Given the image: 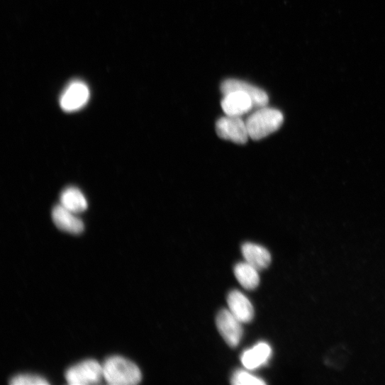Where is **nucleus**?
<instances>
[{
  "instance_id": "10",
  "label": "nucleus",
  "mask_w": 385,
  "mask_h": 385,
  "mask_svg": "<svg viewBox=\"0 0 385 385\" xmlns=\"http://www.w3.org/2000/svg\"><path fill=\"white\" fill-rule=\"evenodd\" d=\"M245 262L257 270L267 269L272 262V255L264 247L252 242L244 243L241 248Z\"/></svg>"
},
{
  "instance_id": "15",
  "label": "nucleus",
  "mask_w": 385,
  "mask_h": 385,
  "mask_svg": "<svg viewBox=\"0 0 385 385\" xmlns=\"http://www.w3.org/2000/svg\"><path fill=\"white\" fill-rule=\"evenodd\" d=\"M234 385H264L267 383L261 378L254 376L245 370H237L231 377Z\"/></svg>"
},
{
  "instance_id": "1",
  "label": "nucleus",
  "mask_w": 385,
  "mask_h": 385,
  "mask_svg": "<svg viewBox=\"0 0 385 385\" xmlns=\"http://www.w3.org/2000/svg\"><path fill=\"white\" fill-rule=\"evenodd\" d=\"M284 121L278 109L267 106L256 108L245 121L249 138L255 141L264 139L279 130Z\"/></svg>"
},
{
  "instance_id": "14",
  "label": "nucleus",
  "mask_w": 385,
  "mask_h": 385,
  "mask_svg": "<svg viewBox=\"0 0 385 385\" xmlns=\"http://www.w3.org/2000/svg\"><path fill=\"white\" fill-rule=\"evenodd\" d=\"M234 274L239 284L247 290L255 289L260 285L259 270L247 262L238 264L234 268Z\"/></svg>"
},
{
  "instance_id": "6",
  "label": "nucleus",
  "mask_w": 385,
  "mask_h": 385,
  "mask_svg": "<svg viewBox=\"0 0 385 385\" xmlns=\"http://www.w3.org/2000/svg\"><path fill=\"white\" fill-rule=\"evenodd\" d=\"M241 323L229 310H221L217 316L218 330L226 343L231 347H237L240 342L242 335Z\"/></svg>"
},
{
  "instance_id": "5",
  "label": "nucleus",
  "mask_w": 385,
  "mask_h": 385,
  "mask_svg": "<svg viewBox=\"0 0 385 385\" xmlns=\"http://www.w3.org/2000/svg\"><path fill=\"white\" fill-rule=\"evenodd\" d=\"M89 98L90 91L87 85L82 81H74L62 92L60 104L65 111L74 112L82 108Z\"/></svg>"
},
{
  "instance_id": "12",
  "label": "nucleus",
  "mask_w": 385,
  "mask_h": 385,
  "mask_svg": "<svg viewBox=\"0 0 385 385\" xmlns=\"http://www.w3.org/2000/svg\"><path fill=\"white\" fill-rule=\"evenodd\" d=\"M272 354L271 346L267 342H261L252 348L245 350L240 359L245 368L255 369L267 364Z\"/></svg>"
},
{
  "instance_id": "11",
  "label": "nucleus",
  "mask_w": 385,
  "mask_h": 385,
  "mask_svg": "<svg viewBox=\"0 0 385 385\" xmlns=\"http://www.w3.org/2000/svg\"><path fill=\"white\" fill-rule=\"evenodd\" d=\"M229 311L242 323L250 322L254 316V309L248 298L241 292H230L227 299Z\"/></svg>"
},
{
  "instance_id": "9",
  "label": "nucleus",
  "mask_w": 385,
  "mask_h": 385,
  "mask_svg": "<svg viewBox=\"0 0 385 385\" xmlns=\"http://www.w3.org/2000/svg\"><path fill=\"white\" fill-rule=\"evenodd\" d=\"M52 219L60 230L72 234H80L84 231V225L76 213L67 210L61 204L52 211Z\"/></svg>"
},
{
  "instance_id": "2",
  "label": "nucleus",
  "mask_w": 385,
  "mask_h": 385,
  "mask_svg": "<svg viewBox=\"0 0 385 385\" xmlns=\"http://www.w3.org/2000/svg\"><path fill=\"white\" fill-rule=\"evenodd\" d=\"M102 366L104 379L111 385H135L143 379L138 366L123 357H108Z\"/></svg>"
},
{
  "instance_id": "13",
  "label": "nucleus",
  "mask_w": 385,
  "mask_h": 385,
  "mask_svg": "<svg viewBox=\"0 0 385 385\" xmlns=\"http://www.w3.org/2000/svg\"><path fill=\"white\" fill-rule=\"evenodd\" d=\"M60 203L63 207L76 214L85 211L88 206L85 196L75 187H69L62 191Z\"/></svg>"
},
{
  "instance_id": "4",
  "label": "nucleus",
  "mask_w": 385,
  "mask_h": 385,
  "mask_svg": "<svg viewBox=\"0 0 385 385\" xmlns=\"http://www.w3.org/2000/svg\"><path fill=\"white\" fill-rule=\"evenodd\" d=\"M218 136L238 145H245L249 138L245 121L240 116L225 115L220 118L216 124Z\"/></svg>"
},
{
  "instance_id": "8",
  "label": "nucleus",
  "mask_w": 385,
  "mask_h": 385,
  "mask_svg": "<svg viewBox=\"0 0 385 385\" xmlns=\"http://www.w3.org/2000/svg\"><path fill=\"white\" fill-rule=\"evenodd\" d=\"M221 90L223 94L238 90L246 92L251 96L255 108L267 106L269 101L266 91L239 79H228L225 80L221 84Z\"/></svg>"
},
{
  "instance_id": "3",
  "label": "nucleus",
  "mask_w": 385,
  "mask_h": 385,
  "mask_svg": "<svg viewBox=\"0 0 385 385\" xmlns=\"http://www.w3.org/2000/svg\"><path fill=\"white\" fill-rule=\"evenodd\" d=\"M65 377L72 385L96 384L104 379L103 366L94 359L84 360L68 369Z\"/></svg>"
},
{
  "instance_id": "16",
  "label": "nucleus",
  "mask_w": 385,
  "mask_h": 385,
  "mask_svg": "<svg viewBox=\"0 0 385 385\" xmlns=\"http://www.w3.org/2000/svg\"><path fill=\"white\" fill-rule=\"evenodd\" d=\"M49 384L45 378L29 374L16 375L11 380V384L13 385H48Z\"/></svg>"
},
{
  "instance_id": "7",
  "label": "nucleus",
  "mask_w": 385,
  "mask_h": 385,
  "mask_svg": "<svg viewBox=\"0 0 385 385\" xmlns=\"http://www.w3.org/2000/svg\"><path fill=\"white\" fill-rule=\"evenodd\" d=\"M221 107L228 116L245 115L254 108L251 96L243 91H233L223 94Z\"/></svg>"
}]
</instances>
